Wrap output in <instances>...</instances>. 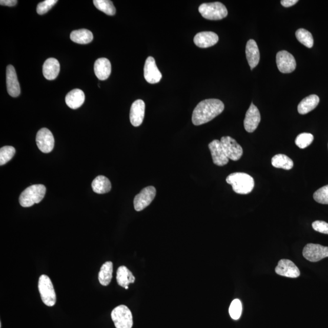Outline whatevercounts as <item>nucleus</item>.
<instances>
[{
    "label": "nucleus",
    "mask_w": 328,
    "mask_h": 328,
    "mask_svg": "<svg viewBox=\"0 0 328 328\" xmlns=\"http://www.w3.org/2000/svg\"><path fill=\"white\" fill-rule=\"evenodd\" d=\"M94 73L100 80H106L111 73L110 61L106 58H100L95 61Z\"/></svg>",
    "instance_id": "obj_20"
},
{
    "label": "nucleus",
    "mask_w": 328,
    "mask_h": 328,
    "mask_svg": "<svg viewBox=\"0 0 328 328\" xmlns=\"http://www.w3.org/2000/svg\"><path fill=\"white\" fill-rule=\"evenodd\" d=\"M17 2L16 0H1V1H0V5L12 7V6H14L17 4Z\"/></svg>",
    "instance_id": "obj_38"
},
{
    "label": "nucleus",
    "mask_w": 328,
    "mask_h": 328,
    "mask_svg": "<svg viewBox=\"0 0 328 328\" xmlns=\"http://www.w3.org/2000/svg\"><path fill=\"white\" fill-rule=\"evenodd\" d=\"M198 10L202 17L210 20H219L228 14L227 8L220 2L203 3Z\"/></svg>",
    "instance_id": "obj_4"
},
{
    "label": "nucleus",
    "mask_w": 328,
    "mask_h": 328,
    "mask_svg": "<svg viewBox=\"0 0 328 328\" xmlns=\"http://www.w3.org/2000/svg\"><path fill=\"white\" fill-rule=\"evenodd\" d=\"M38 288L43 302L48 306H53L56 303V294L51 279L47 275L39 278Z\"/></svg>",
    "instance_id": "obj_5"
},
{
    "label": "nucleus",
    "mask_w": 328,
    "mask_h": 328,
    "mask_svg": "<svg viewBox=\"0 0 328 328\" xmlns=\"http://www.w3.org/2000/svg\"><path fill=\"white\" fill-rule=\"evenodd\" d=\"M320 98L317 95L313 94L304 98L298 104V111L300 114H306L316 108L319 105Z\"/></svg>",
    "instance_id": "obj_23"
},
{
    "label": "nucleus",
    "mask_w": 328,
    "mask_h": 328,
    "mask_svg": "<svg viewBox=\"0 0 328 328\" xmlns=\"http://www.w3.org/2000/svg\"><path fill=\"white\" fill-rule=\"evenodd\" d=\"M36 142L42 152L49 153L52 152L54 147V138L51 131L46 128L39 130L36 136Z\"/></svg>",
    "instance_id": "obj_11"
},
{
    "label": "nucleus",
    "mask_w": 328,
    "mask_h": 328,
    "mask_svg": "<svg viewBox=\"0 0 328 328\" xmlns=\"http://www.w3.org/2000/svg\"><path fill=\"white\" fill-rule=\"evenodd\" d=\"M144 77L150 84L158 83L161 80L162 75L157 68L155 58L149 57L147 58L144 68Z\"/></svg>",
    "instance_id": "obj_12"
},
{
    "label": "nucleus",
    "mask_w": 328,
    "mask_h": 328,
    "mask_svg": "<svg viewBox=\"0 0 328 328\" xmlns=\"http://www.w3.org/2000/svg\"><path fill=\"white\" fill-rule=\"evenodd\" d=\"M71 40L78 44H88L93 40V35L90 31L86 29L74 31L70 35Z\"/></svg>",
    "instance_id": "obj_27"
},
{
    "label": "nucleus",
    "mask_w": 328,
    "mask_h": 328,
    "mask_svg": "<svg viewBox=\"0 0 328 328\" xmlns=\"http://www.w3.org/2000/svg\"><path fill=\"white\" fill-rule=\"evenodd\" d=\"M220 141L225 155L229 159L237 161L241 158L243 150L237 141L230 136L222 137Z\"/></svg>",
    "instance_id": "obj_8"
},
{
    "label": "nucleus",
    "mask_w": 328,
    "mask_h": 328,
    "mask_svg": "<svg viewBox=\"0 0 328 328\" xmlns=\"http://www.w3.org/2000/svg\"><path fill=\"white\" fill-rule=\"evenodd\" d=\"M315 201L321 204H328V185L322 187L314 193Z\"/></svg>",
    "instance_id": "obj_34"
},
{
    "label": "nucleus",
    "mask_w": 328,
    "mask_h": 328,
    "mask_svg": "<svg viewBox=\"0 0 328 328\" xmlns=\"http://www.w3.org/2000/svg\"><path fill=\"white\" fill-rule=\"evenodd\" d=\"M85 95L83 91L74 89L69 93L65 97V102L71 109L75 110L84 104Z\"/></svg>",
    "instance_id": "obj_22"
},
{
    "label": "nucleus",
    "mask_w": 328,
    "mask_h": 328,
    "mask_svg": "<svg viewBox=\"0 0 328 328\" xmlns=\"http://www.w3.org/2000/svg\"><path fill=\"white\" fill-rule=\"evenodd\" d=\"M272 165L275 168L289 170L293 169L294 162L290 157L283 154H278L272 158Z\"/></svg>",
    "instance_id": "obj_28"
},
{
    "label": "nucleus",
    "mask_w": 328,
    "mask_h": 328,
    "mask_svg": "<svg viewBox=\"0 0 328 328\" xmlns=\"http://www.w3.org/2000/svg\"><path fill=\"white\" fill-rule=\"evenodd\" d=\"M276 62L278 69L282 73H291L296 68L297 64L295 58L286 51L278 52Z\"/></svg>",
    "instance_id": "obj_10"
},
{
    "label": "nucleus",
    "mask_w": 328,
    "mask_h": 328,
    "mask_svg": "<svg viewBox=\"0 0 328 328\" xmlns=\"http://www.w3.org/2000/svg\"><path fill=\"white\" fill-rule=\"evenodd\" d=\"M15 153L14 147L12 146H5L0 150V165H5L11 160Z\"/></svg>",
    "instance_id": "obj_31"
},
{
    "label": "nucleus",
    "mask_w": 328,
    "mask_h": 328,
    "mask_svg": "<svg viewBox=\"0 0 328 328\" xmlns=\"http://www.w3.org/2000/svg\"><path fill=\"white\" fill-rule=\"evenodd\" d=\"M92 188L98 194H104L109 192L111 189L110 180L104 176H98L92 182Z\"/></svg>",
    "instance_id": "obj_25"
},
{
    "label": "nucleus",
    "mask_w": 328,
    "mask_h": 328,
    "mask_svg": "<svg viewBox=\"0 0 328 328\" xmlns=\"http://www.w3.org/2000/svg\"><path fill=\"white\" fill-rule=\"evenodd\" d=\"M219 40L218 35L215 32L204 31L198 33L193 39L197 47L207 48L213 47L217 44Z\"/></svg>",
    "instance_id": "obj_18"
},
{
    "label": "nucleus",
    "mask_w": 328,
    "mask_h": 328,
    "mask_svg": "<svg viewBox=\"0 0 328 328\" xmlns=\"http://www.w3.org/2000/svg\"><path fill=\"white\" fill-rule=\"evenodd\" d=\"M275 272L281 276L289 278H297L300 276V272L294 262L287 259H283L278 262Z\"/></svg>",
    "instance_id": "obj_15"
},
{
    "label": "nucleus",
    "mask_w": 328,
    "mask_h": 328,
    "mask_svg": "<svg viewBox=\"0 0 328 328\" xmlns=\"http://www.w3.org/2000/svg\"><path fill=\"white\" fill-rule=\"evenodd\" d=\"M303 255L308 261L317 262L328 257V247L318 244H308L303 249Z\"/></svg>",
    "instance_id": "obj_9"
},
{
    "label": "nucleus",
    "mask_w": 328,
    "mask_h": 328,
    "mask_svg": "<svg viewBox=\"0 0 328 328\" xmlns=\"http://www.w3.org/2000/svg\"><path fill=\"white\" fill-rule=\"evenodd\" d=\"M224 110V105L220 100L210 98L200 101L193 111L192 122L198 126L210 122Z\"/></svg>",
    "instance_id": "obj_1"
},
{
    "label": "nucleus",
    "mask_w": 328,
    "mask_h": 328,
    "mask_svg": "<svg viewBox=\"0 0 328 328\" xmlns=\"http://www.w3.org/2000/svg\"><path fill=\"white\" fill-rule=\"evenodd\" d=\"M226 182L231 185L233 190L238 194L247 195L253 190L254 178L247 173H233L226 178Z\"/></svg>",
    "instance_id": "obj_2"
},
{
    "label": "nucleus",
    "mask_w": 328,
    "mask_h": 328,
    "mask_svg": "<svg viewBox=\"0 0 328 328\" xmlns=\"http://www.w3.org/2000/svg\"><path fill=\"white\" fill-rule=\"evenodd\" d=\"M315 231L321 234H328V223L323 221H316L312 224Z\"/></svg>",
    "instance_id": "obj_36"
},
{
    "label": "nucleus",
    "mask_w": 328,
    "mask_h": 328,
    "mask_svg": "<svg viewBox=\"0 0 328 328\" xmlns=\"http://www.w3.org/2000/svg\"><path fill=\"white\" fill-rule=\"evenodd\" d=\"M298 2V0H282L281 4L285 8H289L295 5Z\"/></svg>",
    "instance_id": "obj_37"
},
{
    "label": "nucleus",
    "mask_w": 328,
    "mask_h": 328,
    "mask_svg": "<svg viewBox=\"0 0 328 328\" xmlns=\"http://www.w3.org/2000/svg\"><path fill=\"white\" fill-rule=\"evenodd\" d=\"M209 148L211 152L213 162L215 165L221 167L229 162V159L225 155L220 140H213L209 144Z\"/></svg>",
    "instance_id": "obj_14"
},
{
    "label": "nucleus",
    "mask_w": 328,
    "mask_h": 328,
    "mask_svg": "<svg viewBox=\"0 0 328 328\" xmlns=\"http://www.w3.org/2000/svg\"><path fill=\"white\" fill-rule=\"evenodd\" d=\"M125 289H126V290H129V286H127L126 288H125Z\"/></svg>",
    "instance_id": "obj_39"
},
{
    "label": "nucleus",
    "mask_w": 328,
    "mask_h": 328,
    "mask_svg": "<svg viewBox=\"0 0 328 328\" xmlns=\"http://www.w3.org/2000/svg\"><path fill=\"white\" fill-rule=\"evenodd\" d=\"M295 36L298 42L305 47L311 48L313 47L314 38L311 33L304 29H299L295 32Z\"/></svg>",
    "instance_id": "obj_30"
},
{
    "label": "nucleus",
    "mask_w": 328,
    "mask_h": 328,
    "mask_svg": "<svg viewBox=\"0 0 328 328\" xmlns=\"http://www.w3.org/2000/svg\"><path fill=\"white\" fill-rule=\"evenodd\" d=\"M261 121V115L257 107L252 103L247 112L244 120V126L248 133H253L257 129Z\"/></svg>",
    "instance_id": "obj_13"
},
{
    "label": "nucleus",
    "mask_w": 328,
    "mask_h": 328,
    "mask_svg": "<svg viewBox=\"0 0 328 328\" xmlns=\"http://www.w3.org/2000/svg\"><path fill=\"white\" fill-rule=\"evenodd\" d=\"M116 280L118 284L125 288L129 286L130 283H134L135 281V277L129 269L122 265L118 268L117 271Z\"/></svg>",
    "instance_id": "obj_24"
},
{
    "label": "nucleus",
    "mask_w": 328,
    "mask_h": 328,
    "mask_svg": "<svg viewBox=\"0 0 328 328\" xmlns=\"http://www.w3.org/2000/svg\"><path fill=\"white\" fill-rule=\"evenodd\" d=\"M146 104L142 100L134 101L131 106L130 119L134 127H139L142 124L145 117Z\"/></svg>",
    "instance_id": "obj_17"
},
{
    "label": "nucleus",
    "mask_w": 328,
    "mask_h": 328,
    "mask_svg": "<svg viewBox=\"0 0 328 328\" xmlns=\"http://www.w3.org/2000/svg\"><path fill=\"white\" fill-rule=\"evenodd\" d=\"M0 328H2V322L0 323Z\"/></svg>",
    "instance_id": "obj_40"
},
{
    "label": "nucleus",
    "mask_w": 328,
    "mask_h": 328,
    "mask_svg": "<svg viewBox=\"0 0 328 328\" xmlns=\"http://www.w3.org/2000/svg\"><path fill=\"white\" fill-rule=\"evenodd\" d=\"M46 191L47 189L44 185L35 184L29 187L19 196V204L24 208H29L38 204L44 199Z\"/></svg>",
    "instance_id": "obj_3"
},
{
    "label": "nucleus",
    "mask_w": 328,
    "mask_h": 328,
    "mask_svg": "<svg viewBox=\"0 0 328 328\" xmlns=\"http://www.w3.org/2000/svg\"><path fill=\"white\" fill-rule=\"evenodd\" d=\"M156 190L153 186L147 187L142 190L134 199V207L136 211L140 212L147 208L155 199Z\"/></svg>",
    "instance_id": "obj_7"
},
{
    "label": "nucleus",
    "mask_w": 328,
    "mask_h": 328,
    "mask_svg": "<svg viewBox=\"0 0 328 328\" xmlns=\"http://www.w3.org/2000/svg\"><path fill=\"white\" fill-rule=\"evenodd\" d=\"M246 58L251 70L257 67L260 61V54L257 43L254 40H249L245 47Z\"/></svg>",
    "instance_id": "obj_19"
},
{
    "label": "nucleus",
    "mask_w": 328,
    "mask_h": 328,
    "mask_svg": "<svg viewBox=\"0 0 328 328\" xmlns=\"http://www.w3.org/2000/svg\"><path fill=\"white\" fill-rule=\"evenodd\" d=\"M242 309L240 300L238 299L233 300L229 308V314L232 319L235 320H238L241 316Z\"/></svg>",
    "instance_id": "obj_33"
},
{
    "label": "nucleus",
    "mask_w": 328,
    "mask_h": 328,
    "mask_svg": "<svg viewBox=\"0 0 328 328\" xmlns=\"http://www.w3.org/2000/svg\"><path fill=\"white\" fill-rule=\"evenodd\" d=\"M113 264L111 261H107L101 265L98 273V281L102 286H107L111 283L113 277Z\"/></svg>",
    "instance_id": "obj_26"
},
{
    "label": "nucleus",
    "mask_w": 328,
    "mask_h": 328,
    "mask_svg": "<svg viewBox=\"0 0 328 328\" xmlns=\"http://www.w3.org/2000/svg\"><path fill=\"white\" fill-rule=\"evenodd\" d=\"M314 136L311 133H301L295 139V144L301 149H304L305 148L310 146L312 142H313Z\"/></svg>",
    "instance_id": "obj_32"
},
{
    "label": "nucleus",
    "mask_w": 328,
    "mask_h": 328,
    "mask_svg": "<svg viewBox=\"0 0 328 328\" xmlns=\"http://www.w3.org/2000/svg\"><path fill=\"white\" fill-rule=\"evenodd\" d=\"M111 319L116 328H131L133 320L132 313L126 305H119L111 312Z\"/></svg>",
    "instance_id": "obj_6"
},
{
    "label": "nucleus",
    "mask_w": 328,
    "mask_h": 328,
    "mask_svg": "<svg viewBox=\"0 0 328 328\" xmlns=\"http://www.w3.org/2000/svg\"><path fill=\"white\" fill-rule=\"evenodd\" d=\"M58 2L57 0H46L39 3L37 7V12L39 15L47 13Z\"/></svg>",
    "instance_id": "obj_35"
},
{
    "label": "nucleus",
    "mask_w": 328,
    "mask_h": 328,
    "mask_svg": "<svg viewBox=\"0 0 328 328\" xmlns=\"http://www.w3.org/2000/svg\"><path fill=\"white\" fill-rule=\"evenodd\" d=\"M93 3L96 8L108 15L116 14V8L112 2L110 0H94Z\"/></svg>",
    "instance_id": "obj_29"
},
{
    "label": "nucleus",
    "mask_w": 328,
    "mask_h": 328,
    "mask_svg": "<svg viewBox=\"0 0 328 328\" xmlns=\"http://www.w3.org/2000/svg\"><path fill=\"white\" fill-rule=\"evenodd\" d=\"M60 66L57 59L49 58L45 61L43 67V74L48 80H53L58 76Z\"/></svg>",
    "instance_id": "obj_21"
},
{
    "label": "nucleus",
    "mask_w": 328,
    "mask_h": 328,
    "mask_svg": "<svg viewBox=\"0 0 328 328\" xmlns=\"http://www.w3.org/2000/svg\"><path fill=\"white\" fill-rule=\"evenodd\" d=\"M6 85L10 96L18 97L20 94V87L16 75V71L12 65H8L6 68Z\"/></svg>",
    "instance_id": "obj_16"
}]
</instances>
